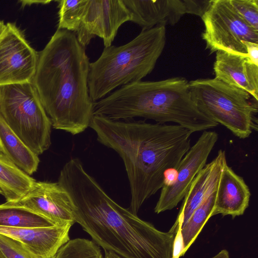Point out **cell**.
Returning <instances> with one entry per match:
<instances>
[{"instance_id": "obj_13", "label": "cell", "mask_w": 258, "mask_h": 258, "mask_svg": "<svg viewBox=\"0 0 258 258\" xmlns=\"http://www.w3.org/2000/svg\"><path fill=\"white\" fill-rule=\"evenodd\" d=\"M49 220L55 226L76 223L73 205L66 190L57 182L36 181L32 188L15 203Z\"/></svg>"}, {"instance_id": "obj_27", "label": "cell", "mask_w": 258, "mask_h": 258, "mask_svg": "<svg viewBox=\"0 0 258 258\" xmlns=\"http://www.w3.org/2000/svg\"><path fill=\"white\" fill-rule=\"evenodd\" d=\"M212 258H230L228 251L226 249H223Z\"/></svg>"}, {"instance_id": "obj_19", "label": "cell", "mask_w": 258, "mask_h": 258, "mask_svg": "<svg viewBox=\"0 0 258 258\" xmlns=\"http://www.w3.org/2000/svg\"><path fill=\"white\" fill-rule=\"evenodd\" d=\"M36 180L0 151V189L8 203H15L33 187Z\"/></svg>"}, {"instance_id": "obj_1", "label": "cell", "mask_w": 258, "mask_h": 258, "mask_svg": "<svg viewBox=\"0 0 258 258\" xmlns=\"http://www.w3.org/2000/svg\"><path fill=\"white\" fill-rule=\"evenodd\" d=\"M57 182L71 197L76 223L104 251L122 258H172L175 234L158 230L116 203L78 158L64 165Z\"/></svg>"}, {"instance_id": "obj_3", "label": "cell", "mask_w": 258, "mask_h": 258, "mask_svg": "<svg viewBox=\"0 0 258 258\" xmlns=\"http://www.w3.org/2000/svg\"><path fill=\"white\" fill-rule=\"evenodd\" d=\"M90 63L85 47L65 29H57L39 53L32 83L53 128L76 135L90 126L94 115Z\"/></svg>"}, {"instance_id": "obj_4", "label": "cell", "mask_w": 258, "mask_h": 258, "mask_svg": "<svg viewBox=\"0 0 258 258\" xmlns=\"http://www.w3.org/2000/svg\"><path fill=\"white\" fill-rule=\"evenodd\" d=\"M93 115L115 120L142 117L159 123L173 122L192 133L218 124L199 110L188 82L182 77L123 86L94 102Z\"/></svg>"}, {"instance_id": "obj_5", "label": "cell", "mask_w": 258, "mask_h": 258, "mask_svg": "<svg viewBox=\"0 0 258 258\" xmlns=\"http://www.w3.org/2000/svg\"><path fill=\"white\" fill-rule=\"evenodd\" d=\"M165 43V26H159L142 30L124 45L104 47L99 58L90 63L88 84L92 101L150 74Z\"/></svg>"}, {"instance_id": "obj_21", "label": "cell", "mask_w": 258, "mask_h": 258, "mask_svg": "<svg viewBox=\"0 0 258 258\" xmlns=\"http://www.w3.org/2000/svg\"><path fill=\"white\" fill-rule=\"evenodd\" d=\"M215 198L216 191L195 210L186 223L181 227L183 255L195 241L207 221L213 216Z\"/></svg>"}, {"instance_id": "obj_14", "label": "cell", "mask_w": 258, "mask_h": 258, "mask_svg": "<svg viewBox=\"0 0 258 258\" xmlns=\"http://www.w3.org/2000/svg\"><path fill=\"white\" fill-rule=\"evenodd\" d=\"M213 70L215 78L245 90L258 101V66L247 55L217 51Z\"/></svg>"}, {"instance_id": "obj_17", "label": "cell", "mask_w": 258, "mask_h": 258, "mask_svg": "<svg viewBox=\"0 0 258 258\" xmlns=\"http://www.w3.org/2000/svg\"><path fill=\"white\" fill-rule=\"evenodd\" d=\"M250 191L243 178L237 174L226 162L222 171L216 191L213 216L230 215L233 218L242 215L249 205Z\"/></svg>"}, {"instance_id": "obj_28", "label": "cell", "mask_w": 258, "mask_h": 258, "mask_svg": "<svg viewBox=\"0 0 258 258\" xmlns=\"http://www.w3.org/2000/svg\"><path fill=\"white\" fill-rule=\"evenodd\" d=\"M105 255L104 258H122L116 254L108 251H104Z\"/></svg>"}, {"instance_id": "obj_7", "label": "cell", "mask_w": 258, "mask_h": 258, "mask_svg": "<svg viewBox=\"0 0 258 258\" xmlns=\"http://www.w3.org/2000/svg\"><path fill=\"white\" fill-rule=\"evenodd\" d=\"M0 114L36 155L49 149L51 122L32 83L0 86Z\"/></svg>"}, {"instance_id": "obj_23", "label": "cell", "mask_w": 258, "mask_h": 258, "mask_svg": "<svg viewBox=\"0 0 258 258\" xmlns=\"http://www.w3.org/2000/svg\"><path fill=\"white\" fill-rule=\"evenodd\" d=\"M58 29H65L75 33L80 24L83 0L57 1Z\"/></svg>"}, {"instance_id": "obj_11", "label": "cell", "mask_w": 258, "mask_h": 258, "mask_svg": "<svg viewBox=\"0 0 258 258\" xmlns=\"http://www.w3.org/2000/svg\"><path fill=\"white\" fill-rule=\"evenodd\" d=\"M38 57L17 25L6 24L0 35V86L32 83Z\"/></svg>"}, {"instance_id": "obj_6", "label": "cell", "mask_w": 258, "mask_h": 258, "mask_svg": "<svg viewBox=\"0 0 258 258\" xmlns=\"http://www.w3.org/2000/svg\"><path fill=\"white\" fill-rule=\"evenodd\" d=\"M192 100L204 115L241 139L257 131V101L245 90L216 78L188 82Z\"/></svg>"}, {"instance_id": "obj_8", "label": "cell", "mask_w": 258, "mask_h": 258, "mask_svg": "<svg viewBox=\"0 0 258 258\" xmlns=\"http://www.w3.org/2000/svg\"><path fill=\"white\" fill-rule=\"evenodd\" d=\"M201 18L205 27L202 37L210 54L223 50L247 55L243 42L258 43V31L242 19L230 0H212Z\"/></svg>"}, {"instance_id": "obj_9", "label": "cell", "mask_w": 258, "mask_h": 258, "mask_svg": "<svg viewBox=\"0 0 258 258\" xmlns=\"http://www.w3.org/2000/svg\"><path fill=\"white\" fill-rule=\"evenodd\" d=\"M218 140L215 131H204L181 160L173 179L165 183L154 208L157 214L174 208L183 200L190 184L205 166Z\"/></svg>"}, {"instance_id": "obj_20", "label": "cell", "mask_w": 258, "mask_h": 258, "mask_svg": "<svg viewBox=\"0 0 258 258\" xmlns=\"http://www.w3.org/2000/svg\"><path fill=\"white\" fill-rule=\"evenodd\" d=\"M0 226L39 228L55 225L48 219L29 209L6 202L0 205Z\"/></svg>"}, {"instance_id": "obj_30", "label": "cell", "mask_w": 258, "mask_h": 258, "mask_svg": "<svg viewBox=\"0 0 258 258\" xmlns=\"http://www.w3.org/2000/svg\"><path fill=\"white\" fill-rule=\"evenodd\" d=\"M0 258H6L1 250H0Z\"/></svg>"}, {"instance_id": "obj_18", "label": "cell", "mask_w": 258, "mask_h": 258, "mask_svg": "<svg viewBox=\"0 0 258 258\" xmlns=\"http://www.w3.org/2000/svg\"><path fill=\"white\" fill-rule=\"evenodd\" d=\"M0 151L29 175L37 170L40 160L10 128L0 114Z\"/></svg>"}, {"instance_id": "obj_12", "label": "cell", "mask_w": 258, "mask_h": 258, "mask_svg": "<svg viewBox=\"0 0 258 258\" xmlns=\"http://www.w3.org/2000/svg\"><path fill=\"white\" fill-rule=\"evenodd\" d=\"M131 14L130 21L142 30L173 26L185 14L202 17L212 0H122Z\"/></svg>"}, {"instance_id": "obj_15", "label": "cell", "mask_w": 258, "mask_h": 258, "mask_svg": "<svg viewBox=\"0 0 258 258\" xmlns=\"http://www.w3.org/2000/svg\"><path fill=\"white\" fill-rule=\"evenodd\" d=\"M226 162L225 152L220 150L216 157L200 171L182 200L175 223H180L181 227L183 226L195 210L216 191L222 171Z\"/></svg>"}, {"instance_id": "obj_25", "label": "cell", "mask_w": 258, "mask_h": 258, "mask_svg": "<svg viewBox=\"0 0 258 258\" xmlns=\"http://www.w3.org/2000/svg\"><path fill=\"white\" fill-rule=\"evenodd\" d=\"M237 14L258 31V0H230Z\"/></svg>"}, {"instance_id": "obj_10", "label": "cell", "mask_w": 258, "mask_h": 258, "mask_svg": "<svg viewBox=\"0 0 258 258\" xmlns=\"http://www.w3.org/2000/svg\"><path fill=\"white\" fill-rule=\"evenodd\" d=\"M131 18L122 0H83L80 24L75 34L84 47L96 36L103 39L105 47H109L120 27Z\"/></svg>"}, {"instance_id": "obj_2", "label": "cell", "mask_w": 258, "mask_h": 258, "mask_svg": "<svg viewBox=\"0 0 258 258\" xmlns=\"http://www.w3.org/2000/svg\"><path fill=\"white\" fill-rule=\"evenodd\" d=\"M97 140L121 158L131 194L128 209L137 215L143 203L164 185L190 148L193 133L178 124L112 120L93 115L90 126Z\"/></svg>"}, {"instance_id": "obj_31", "label": "cell", "mask_w": 258, "mask_h": 258, "mask_svg": "<svg viewBox=\"0 0 258 258\" xmlns=\"http://www.w3.org/2000/svg\"><path fill=\"white\" fill-rule=\"evenodd\" d=\"M0 194L3 195V192H2V190H1V189H0Z\"/></svg>"}, {"instance_id": "obj_29", "label": "cell", "mask_w": 258, "mask_h": 258, "mask_svg": "<svg viewBox=\"0 0 258 258\" xmlns=\"http://www.w3.org/2000/svg\"><path fill=\"white\" fill-rule=\"evenodd\" d=\"M6 24L4 23V21H0V35L2 33L4 28L5 27Z\"/></svg>"}, {"instance_id": "obj_26", "label": "cell", "mask_w": 258, "mask_h": 258, "mask_svg": "<svg viewBox=\"0 0 258 258\" xmlns=\"http://www.w3.org/2000/svg\"><path fill=\"white\" fill-rule=\"evenodd\" d=\"M247 52V56L254 64L258 66V43L243 41Z\"/></svg>"}, {"instance_id": "obj_22", "label": "cell", "mask_w": 258, "mask_h": 258, "mask_svg": "<svg viewBox=\"0 0 258 258\" xmlns=\"http://www.w3.org/2000/svg\"><path fill=\"white\" fill-rule=\"evenodd\" d=\"M54 258H104L100 247L93 240L77 238L69 240Z\"/></svg>"}, {"instance_id": "obj_24", "label": "cell", "mask_w": 258, "mask_h": 258, "mask_svg": "<svg viewBox=\"0 0 258 258\" xmlns=\"http://www.w3.org/2000/svg\"><path fill=\"white\" fill-rule=\"evenodd\" d=\"M0 250L6 258H41L21 242L2 234Z\"/></svg>"}, {"instance_id": "obj_16", "label": "cell", "mask_w": 258, "mask_h": 258, "mask_svg": "<svg viewBox=\"0 0 258 258\" xmlns=\"http://www.w3.org/2000/svg\"><path fill=\"white\" fill-rule=\"evenodd\" d=\"M72 226L39 228L0 226V234L21 242L41 258H54L59 249L70 240Z\"/></svg>"}]
</instances>
